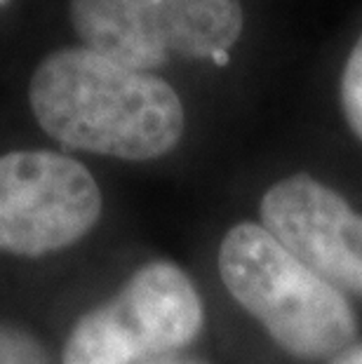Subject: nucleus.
I'll return each instance as SVG.
<instances>
[{
    "label": "nucleus",
    "mask_w": 362,
    "mask_h": 364,
    "mask_svg": "<svg viewBox=\"0 0 362 364\" xmlns=\"http://www.w3.org/2000/svg\"><path fill=\"white\" fill-rule=\"evenodd\" d=\"M0 364H50L45 348L26 329L0 322Z\"/></svg>",
    "instance_id": "6e6552de"
},
{
    "label": "nucleus",
    "mask_w": 362,
    "mask_h": 364,
    "mask_svg": "<svg viewBox=\"0 0 362 364\" xmlns=\"http://www.w3.org/2000/svg\"><path fill=\"white\" fill-rule=\"evenodd\" d=\"M68 17L85 48L144 73L230 52L245 21L240 0H71Z\"/></svg>",
    "instance_id": "7ed1b4c3"
},
{
    "label": "nucleus",
    "mask_w": 362,
    "mask_h": 364,
    "mask_svg": "<svg viewBox=\"0 0 362 364\" xmlns=\"http://www.w3.org/2000/svg\"><path fill=\"white\" fill-rule=\"evenodd\" d=\"M203 322V301L191 277L174 263L153 261L75 322L61 364H134L191 343Z\"/></svg>",
    "instance_id": "20e7f679"
},
{
    "label": "nucleus",
    "mask_w": 362,
    "mask_h": 364,
    "mask_svg": "<svg viewBox=\"0 0 362 364\" xmlns=\"http://www.w3.org/2000/svg\"><path fill=\"white\" fill-rule=\"evenodd\" d=\"M332 364H362V343H353L341 355H336Z\"/></svg>",
    "instance_id": "1a4fd4ad"
},
{
    "label": "nucleus",
    "mask_w": 362,
    "mask_h": 364,
    "mask_svg": "<svg viewBox=\"0 0 362 364\" xmlns=\"http://www.w3.org/2000/svg\"><path fill=\"white\" fill-rule=\"evenodd\" d=\"M341 108L348 127L362 141V36L351 50L341 73Z\"/></svg>",
    "instance_id": "0eeeda50"
},
{
    "label": "nucleus",
    "mask_w": 362,
    "mask_h": 364,
    "mask_svg": "<svg viewBox=\"0 0 362 364\" xmlns=\"http://www.w3.org/2000/svg\"><path fill=\"white\" fill-rule=\"evenodd\" d=\"M261 226L325 282L362 296V216L336 191L306 174L282 179L261 200Z\"/></svg>",
    "instance_id": "423d86ee"
},
{
    "label": "nucleus",
    "mask_w": 362,
    "mask_h": 364,
    "mask_svg": "<svg viewBox=\"0 0 362 364\" xmlns=\"http://www.w3.org/2000/svg\"><path fill=\"white\" fill-rule=\"evenodd\" d=\"M153 364H198V362H153Z\"/></svg>",
    "instance_id": "9b49d317"
},
{
    "label": "nucleus",
    "mask_w": 362,
    "mask_h": 364,
    "mask_svg": "<svg viewBox=\"0 0 362 364\" xmlns=\"http://www.w3.org/2000/svg\"><path fill=\"white\" fill-rule=\"evenodd\" d=\"M219 273L230 296L294 358H336L356 343L358 320L344 294L259 223L228 230L219 250Z\"/></svg>",
    "instance_id": "f03ea898"
},
{
    "label": "nucleus",
    "mask_w": 362,
    "mask_h": 364,
    "mask_svg": "<svg viewBox=\"0 0 362 364\" xmlns=\"http://www.w3.org/2000/svg\"><path fill=\"white\" fill-rule=\"evenodd\" d=\"M28 102L38 125L59 144L134 162L169 153L186 125L169 82L85 45L61 48L38 64Z\"/></svg>",
    "instance_id": "f257e3e1"
},
{
    "label": "nucleus",
    "mask_w": 362,
    "mask_h": 364,
    "mask_svg": "<svg viewBox=\"0 0 362 364\" xmlns=\"http://www.w3.org/2000/svg\"><path fill=\"white\" fill-rule=\"evenodd\" d=\"M212 61H214L217 66H226V64H228V52H217V54L212 57Z\"/></svg>",
    "instance_id": "9d476101"
},
{
    "label": "nucleus",
    "mask_w": 362,
    "mask_h": 364,
    "mask_svg": "<svg viewBox=\"0 0 362 364\" xmlns=\"http://www.w3.org/2000/svg\"><path fill=\"white\" fill-rule=\"evenodd\" d=\"M102 214L90 169L57 151L0 156V252L45 257L71 247Z\"/></svg>",
    "instance_id": "39448f33"
}]
</instances>
